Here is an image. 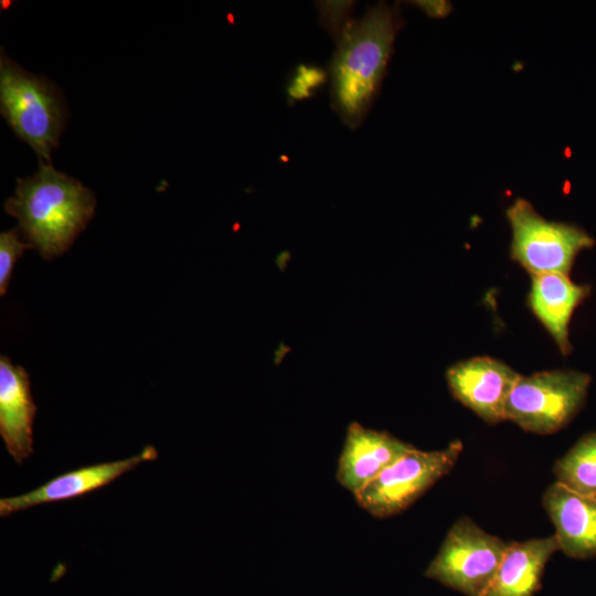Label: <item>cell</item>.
Wrapping results in <instances>:
<instances>
[{
  "mask_svg": "<svg viewBox=\"0 0 596 596\" xmlns=\"http://www.w3.org/2000/svg\"><path fill=\"white\" fill-rule=\"evenodd\" d=\"M412 448L387 432L351 423L338 459L336 479L355 497Z\"/></svg>",
  "mask_w": 596,
  "mask_h": 596,
  "instance_id": "cell-9",
  "label": "cell"
},
{
  "mask_svg": "<svg viewBox=\"0 0 596 596\" xmlns=\"http://www.w3.org/2000/svg\"><path fill=\"white\" fill-rule=\"evenodd\" d=\"M558 550L554 534L508 543L494 578L482 596H534L547 561Z\"/></svg>",
  "mask_w": 596,
  "mask_h": 596,
  "instance_id": "cell-14",
  "label": "cell"
},
{
  "mask_svg": "<svg viewBox=\"0 0 596 596\" xmlns=\"http://www.w3.org/2000/svg\"><path fill=\"white\" fill-rule=\"evenodd\" d=\"M94 193L78 180L40 163L39 171L18 180L14 194L4 203L18 219L26 243L44 259L66 252L93 217Z\"/></svg>",
  "mask_w": 596,
  "mask_h": 596,
  "instance_id": "cell-2",
  "label": "cell"
},
{
  "mask_svg": "<svg viewBox=\"0 0 596 596\" xmlns=\"http://www.w3.org/2000/svg\"><path fill=\"white\" fill-rule=\"evenodd\" d=\"M31 247L22 242L19 228H13L0 234V294L7 292L13 267L25 248Z\"/></svg>",
  "mask_w": 596,
  "mask_h": 596,
  "instance_id": "cell-17",
  "label": "cell"
},
{
  "mask_svg": "<svg viewBox=\"0 0 596 596\" xmlns=\"http://www.w3.org/2000/svg\"><path fill=\"white\" fill-rule=\"evenodd\" d=\"M590 381L588 374L574 370L521 375L507 401L505 421L530 433H555L579 412Z\"/></svg>",
  "mask_w": 596,
  "mask_h": 596,
  "instance_id": "cell-4",
  "label": "cell"
},
{
  "mask_svg": "<svg viewBox=\"0 0 596 596\" xmlns=\"http://www.w3.org/2000/svg\"><path fill=\"white\" fill-rule=\"evenodd\" d=\"M511 228V258L531 275H568L579 252L594 245L581 227L544 219L524 200L517 199L505 211Z\"/></svg>",
  "mask_w": 596,
  "mask_h": 596,
  "instance_id": "cell-5",
  "label": "cell"
},
{
  "mask_svg": "<svg viewBox=\"0 0 596 596\" xmlns=\"http://www.w3.org/2000/svg\"><path fill=\"white\" fill-rule=\"evenodd\" d=\"M520 374L490 356H475L446 373L454 397L489 424L505 421V404Z\"/></svg>",
  "mask_w": 596,
  "mask_h": 596,
  "instance_id": "cell-8",
  "label": "cell"
},
{
  "mask_svg": "<svg viewBox=\"0 0 596 596\" xmlns=\"http://www.w3.org/2000/svg\"><path fill=\"white\" fill-rule=\"evenodd\" d=\"M158 451L145 447L138 455L120 460L82 467L60 475L41 487L15 497L0 499V515L8 517L34 505L73 499L107 486L139 464L155 460Z\"/></svg>",
  "mask_w": 596,
  "mask_h": 596,
  "instance_id": "cell-10",
  "label": "cell"
},
{
  "mask_svg": "<svg viewBox=\"0 0 596 596\" xmlns=\"http://www.w3.org/2000/svg\"><path fill=\"white\" fill-rule=\"evenodd\" d=\"M0 109L15 135L33 148L40 163H51L65 124V106L54 84L0 56Z\"/></svg>",
  "mask_w": 596,
  "mask_h": 596,
  "instance_id": "cell-3",
  "label": "cell"
},
{
  "mask_svg": "<svg viewBox=\"0 0 596 596\" xmlns=\"http://www.w3.org/2000/svg\"><path fill=\"white\" fill-rule=\"evenodd\" d=\"M36 406L30 380L22 366L0 356V435L18 464L33 454V421Z\"/></svg>",
  "mask_w": 596,
  "mask_h": 596,
  "instance_id": "cell-12",
  "label": "cell"
},
{
  "mask_svg": "<svg viewBox=\"0 0 596 596\" xmlns=\"http://www.w3.org/2000/svg\"><path fill=\"white\" fill-rule=\"evenodd\" d=\"M327 76V72L318 65H298L286 88L288 100L292 103L312 96L324 84Z\"/></svg>",
  "mask_w": 596,
  "mask_h": 596,
  "instance_id": "cell-16",
  "label": "cell"
},
{
  "mask_svg": "<svg viewBox=\"0 0 596 596\" xmlns=\"http://www.w3.org/2000/svg\"><path fill=\"white\" fill-rule=\"evenodd\" d=\"M531 277L529 307L560 351L567 354L572 349L568 340L571 318L590 289L573 283L566 274L544 273Z\"/></svg>",
  "mask_w": 596,
  "mask_h": 596,
  "instance_id": "cell-13",
  "label": "cell"
},
{
  "mask_svg": "<svg viewBox=\"0 0 596 596\" xmlns=\"http://www.w3.org/2000/svg\"><path fill=\"white\" fill-rule=\"evenodd\" d=\"M556 482L581 494H596V432L583 436L555 462Z\"/></svg>",
  "mask_w": 596,
  "mask_h": 596,
  "instance_id": "cell-15",
  "label": "cell"
},
{
  "mask_svg": "<svg viewBox=\"0 0 596 596\" xmlns=\"http://www.w3.org/2000/svg\"><path fill=\"white\" fill-rule=\"evenodd\" d=\"M352 1H318L320 23L337 41L352 20Z\"/></svg>",
  "mask_w": 596,
  "mask_h": 596,
  "instance_id": "cell-18",
  "label": "cell"
},
{
  "mask_svg": "<svg viewBox=\"0 0 596 596\" xmlns=\"http://www.w3.org/2000/svg\"><path fill=\"white\" fill-rule=\"evenodd\" d=\"M543 505L565 555L596 556V494H581L555 481L545 490Z\"/></svg>",
  "mask_w": 596,
  "mask_h": 596,
  "instance_id": "cell-11",
  "label": "cell"
},
{
  "mask_svg": "<svg viewBox=\"0 0 596 596\" xmlns=\"http://www.w3.org/2000/svg\"><path fill=\"white\" fill-rule=\"evenodd\" d=\"M398 7L379 2L352 19L328 65L332 108L345 126H361L379 95L398 30Z\"/></svg>",
  "mask_w": 596,
  "mask_h": 596,
  "instance_id": "cell-1",
  "label": "cell"
},
{
  "mask_svg": "<svg viewBox=\"0 0 596 596\" xmlns=\"http://www.w3.org/2000/svg\"><path fill=\"white\" fill-rule=\"evenodd\" d=\"M462 449L460 440L437 450L414 447L359 492L354 497L355 501L374 518L396 515L446 476Z\"/></svg>",
  "mask_w": 596,
  "mask_h": 596,
  "instance_id": "cell-7",
  "label": "cell"
},
{
  "mask_svg": "<svg viewBox=\"0 0 596 596\" xmlns=\"http://www.w3.org/2000/svg\"><path fill=\"white\" fill-rule=\"evenodd\" d=\"M507 547L508 543L464 517L450 526L424 575L466 596H482Z\"/></svg>",
  "mask_w": 596,
  "mask_h": 596,
  "instance_id": "cell-6",
  "label": "cell"
}]
</instances>
